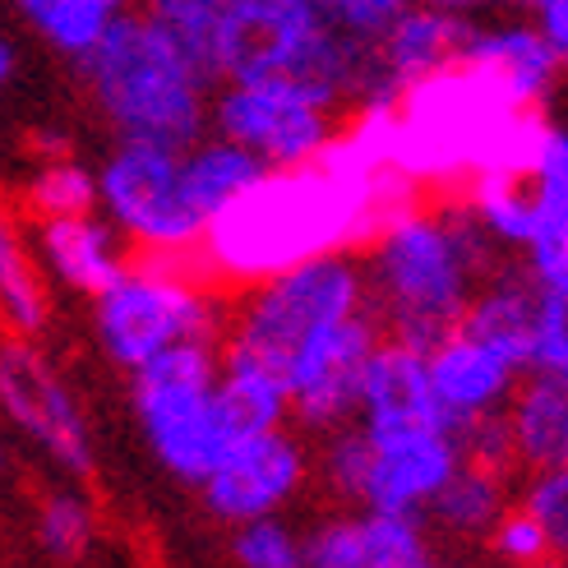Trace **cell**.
<instances>
[{
    "instance_id": "6da1fadb",
    "label": "cell",
    "mask_w": 568,
    "mask_h": 568,
    "mask_svg": "<svg viewBox=\"0 0 568 568\" xmlns=\"http://www.w3.org/2000/svg\"><path fill=\"white\" fill-rule=\"evenodd\" d=\"M375 254V292L393 343L412 352H430L458 328L463 310L476 292V277L495 260V241L463 209L444 217L407 213L371 241Z\"/></svg>"
},
{
    "instance_id": "7a4b0ae2",
    "label": "cell",
    "mask_w": 568,
    "mask_h": 568,
    "mask_svg": "<svg viewBox=\"0 0 568 568\" xmlns=\"http://www.w3.org/2000/svg\"><path fill=\"white\" fill-rule=\"evenodd\" d=\"M83 79L125 144L185 153L209 121V89L149 14H121L79 55Z\"/></svg>"
},
{
    "instance_id": "3957f363",
    "label": "cell",
    "mask_w": 568,
    "mask_h": 568,
    "mask_svg": "<svg viewBox=\"0 0 568 568\" xmlns=\"http://www.w3.org/2000/svg\"><path fill=\"white\" fill-rule=\"evenodd\" d=\"M393 106V172L416 185H467L486 176L508 116L523 111L467 61L407 83Z\"/></svg>"
},
{
    "instance_id": "277c9868",
    "label": "cell",
    "mask_w": 568,
    "mask_h": 568,
    "mask_svg": "<svg viewBox=\"0 0 568 568\" xmlns=\"http://www.w3.org/2000/svg\"><path fill=\"white\" fill-rule=\"evenodd\" d=\"M134 375V412L158 463L199 486L241 439L217 397V343H176Z\"/></svg>"
},
{
    "instance_id": "5b68a950",
    "label": "cell",
    "mask_w": 568,
    "mask_h": 568,
    "mask_svg": "<svg viewBox=\"0 0 568 568\" xmlns=\"http://www.w3.org/2000/svg\"><path fill=\"white\" fill-rule=\"evenodd\" d=\"M361 305H365L361 268L347 254H320L310 264L254 282V296L232 324V333H226V347H217V356L260 365V371L287 384L292 361L301 356L310 337L347 320Z\"/></svg>"
},
{
    "instance_id": "8992f818",
    "label": "cell",
    "mask_w": 568,
    "mask_h": 568,
    "mask_svg": "<svg viewBox=\"0 0 568 568\" xmlns=\"http://www.w3.org/2000/svg\"><path fill=\"white\" fill-rule=\"evenodd\" d=\"M217 328L222 315L204 282H190L149 260H134L98 296V337L125 371H139L176 343H217Z\"/></svg>"
},
{
    "instance_id": "52a82bcc",
    "label": "cell",
    "mask_w": 568,
    "mask_h": 568,
    "mask_svg": "<svg viewBox=\"0 0 568 568\" xmlns=\"http://www.w3.org/2000/svg\"><path fill=\"white\" fill-rule=\"evenodd\" d=\"M98 204L139 250H194L204 236V217L185 194L176 149L121 144L98 176Z\"/></svg>"
},
{
    "instance_id": "ba28073f",
    "label": "cell",
    "mask_w": 568,
    "mask_h": 568,
    "mask_svg": "<svg viewBox=\"0 0 568 568\" xmlns=\"http://www.w3.org/2000/svg\"><path fill=\"white\" fill-rule=\"evenodd\" d=\"M222 139H232L264 166H301L333 139V106L287 79H245L213 102Z\"/></svg>"
},
{
    "instance_id": "9c48e42d",
    "label": "cell",
    "mask_w": 568,
    "mask_h": 568,
    "mask_svg": "<svg viewBox=\"0 0 568 568\" xmlns=\"http://www.w3.org/2000/svg\"><path fill=\"white\" fill-rule=\"evenodd\" d=\"M384 343V324L371 310H352L347 320L328 324L301 347L287 375V412H296L310 430H343L361 407L365 365Z\"/></svg>"
},
{
    "instance_id": "30bf717a",
    "label": "cell",
    "mask_w": 568,
    "mask_h": 568,
    "mask_svg": "<svg viewBox=\"0 0 568 568\" xmlns=\"http://www.w3.org/2000/svg\"><path fill=\"white\" fill-rule=\"evenodd\" d=\"M0 407L65 471L74 476L93 471V439L79 403L61 384V375H55V365L19 333L0 343Z\"/></svg>"
},
{
    "instance_id": "8fae6325",
    "label": "cell",
    "mask_w": 568,
    "mask_h": 568,
    "mask_svg": "<svg viewBox=\"0 0 568 568\" xmlns=\"http://www.w3.org/2000/svg\"><path fill=\"white\" fill-rule=\"evenodd\" d=\"M301 476H305L301 444L273 425V430L236 439L199 486H204V499L217 518L254 523V518H273V508L292 499Z\"/></svg>"
},
{
    "instance_id": "7c38bea8",
    "label": "cell",
    "mask_w": 568,
    "mask_h": 568,
    "mask_svg": "<svg viewBox=\"0 0 568 568\" xmlns=\"http://www.w3.org/2000/svg\"><path fill=\"white\" fill-rule=\"evenodd\" d=\"M356 412L365 416L361 430L371 439L412 435V430H453L435 388H430L425 352H412L403 343H393V337H384L371 356V365H365Z\"/></svg>"
},
{
    "instance_id": "4fadbf2b",
    "label": "cell",
    "mask_w": 568,
    "mask_h": 568,
    "mask_svg": "<svg viewBox=\"0 0 568 568\" xmlns=\"http://www.w3.org/2000/svg\"><path fill=\"white\" fill-rule=\"evenodd\" d=\"M371 453L375 458H371V480H365L361 504L388 508V514H420L453 476V467L463 463L453 430H412V435L371 439Z\"/></svg>"
},
{
    "instance_id": "5bb4252c",
    "label": "cell",
    "mask_w": 568,
    "mask_h": 568,
    "mask_svg": "<svg viewBox=\"0 0 568 568\" xmlns=\"http://www.w3.org/2000/svg\"><path fill=\"white\" fill-rule=\"evenodd\" d=\"M425 371H430V388H435L453 430L476 416L499 412V403L514 397V379L523 375L508 356H499L495 347L476 343V337H467L458 328L425 352Z\"/></svg>"
},
{
    "instance_id": "9a60e30c",
    "label": "cell",
    "mask_w": 568,
    "mask_h": 568,
    "mask_svg": "<svg viewBox=\"0 0 568 568\" xmlns=\"http://www.w3.org/2000/svg\"><path fill=\"white\" fill-rule=\"evenodd\" d=\"M458 61L486 74L514 106H546L564 55L536 28L514 23V28H490V33H476L471 28Z\"/></svg>"
},
{
    "instance_id": "2e32d148",
    "label": "cell",
    "mask_w": 568,
    "mask_h": 568,
    "mask_svg": "<svg viewBox=\"0 0 568 568\" xmlns=\"http://www.w3.org/2000/svg\"><path fill=\"white\" fill-rule=\"evenodd\" d=\"M467 38H471V23L458 10H439V6H416L412 10L407 6L379 33L375 55H379L384 79L403 93L407 83H416V79L458 61Z\"/></svg>"
},
{
    "instance_id": "e0dca14e",
    "label": "cell",
    "mask_w": 568,
    "mask_h": 568,
    "mask_svg": "<svg viewBox=\"0 0 568 568\" xmlns=\"http://www.w3.org/2000/svg\"><path fill=\"white\" fill-rule=\"evenodd\" d=\"M42 254L51 273L65 282L74 292H89L102 296L111 282H116L130 260L116 241V232L98 217V213H83V217H47L42 222Z\"/></svg>"
},
{
    "instance_id": "ac0fdd59",
    "label": "cell",
    "mask_w": 568,
    "mask_h": 568,
    "mask_svg": "<svg viewBox=\"0 0 568 568\" xmlns=\"http://www.w3.org/2000/svg\"><path fill=\"white\" fill-rule=\"evenodd\" d=\"M531 315H536V282L523 273H499L490 287L471 292L458 333L495 347L518 371H531Z\"/></svg>"
},
{
    "instance_id": "d6986e66",
    "label": "cell",
    "mask_w": 568,
    "mask_h": 568,
    "mask_svg": "<svg viewBox=\"0 0 568 568\" xmlns=\"http://www.w3.org/2000/svg\"><path fill=\"white\" fill-rule=\"evenodd\" d=\"M508 439H514V453L527 458L536 471L541 467H564L568 453V388L564 375H536L531 384L514 397L508 407Z\"/></svg>"
},
{
    "instance_id": "ffe728a7",
    "label": "cell",
    "mask_w": 568,
    "mask_h": 568,
    "mask_svg": "<svg viewBox=\"0 0 568 568\" xmlns=\"http://www.w3.org/2000/svg\"><path fill=\"white\" fill-rule=\"evenodd\" d=\"M264 176V162L245 153L241 144H232V139H213V144H190L181 153V181H185V194L199 217H213L222 213L232 199L254 185Z\"/></svg>"
},
{
    "instance_id": "44dd1931",
    "label": "cell",
    "mask_w": 568,
    "mask_h": 568,
    "mask_svg": "<svg viewBox=\"0 0 568 568\" xmlns=\"http://www.w3.org/2000/svg\"><path fill=\"white\" fill-rule=\"evenodd\" d=\"M232 0H144V14L176 42L204 89L222 83L217 74V28Z\"/></svg>"
},
{
    "instance_id": "7402d4cb",
    "label": "cell",
    "mask_w": 568,
    "mask_h": 568,
    "mask_svg": "<svg viewBox=\"0 0 568 568\" xmlns=\"http://www.w3.org/2000/svg\"><path fill=\"white\" fill-rule=\"evenodd\" d=\"M14 6L55 51L83 55L130 10V0H14Z\"/></svg>"
},
{
    "instance_id": "603a6c76",
    "label": "cell",
    "mask_w": 568,
    "mask_h": 568,
    "mask_svg": "<svg viewBox=\"0 0 568 568\" xmlns=\"http://www.w3.org/2000/svg\"><path fill=\"white\" fill-rule=\"evenodd\" d=\"M0 315L19 337H33L47 324V287L33 260H28L6 204H0Z\"/></svg>"
},
{
    "instance_id": "cb8c5ba5",
    "label": "cell",
    "mask_w": 568,
    "mask_h": 568,
    "mask_svg": "<svg viewBox=\"0 0 568 568\" xmlns=\"http://www.w3.org/2000/svg\"><path fill=\"white\" fill-rule=\"evenodd\" d=\"M430 504H435V514H439L453 531H467V536L490 531L495 518L504 514V471L463 458Z\"/></svg>"
},
{
    "instance_id": "d4e9b609",
    "label": "cell",
    "mask_w": 568,
    "mask_h": 568,
    "mask_svg": "<svg viewBox=\"0 0 568 568\" xmlns=\"http://www.w3.org/2000/svg\"><path fill=\"white\" fill-rule=\"evenodd\" d=\"M467 213L480 222L495 245H527L531 236V190L518 176H471L467 181Z\"/></svg>"
},
{
    "instance_id": "484cf974",
    "label": "cell",
    "mask_w": 568,
    "mask_h": 568,
    "mask_svg": "<svg viewBox=\"0 0 568 568\" xmlns=\"http://www.w3.org/2000/svg\"><path fill=\"white\" fill-rule=\"evenodd\" d=\"M28 204L42 213V222L47 217L98 213V176L89 172V166L55 158L51 166H42V172L33 176V185H28Z\"/></svg>"
},
{
    "instance_id": "4316f807",
    "label": "cell",
    "mask_w": 568,
    "mask_h": 568,
    "mask_svg": "<svg viewBox=\"0 0 568 568\" xmlns=\"http://www.w3.org/2000/svg\"><path fill=\"white\" fill-rule=\"evenodd\" d=\"M305 568H379L371 518H333L301 546Z\"/></svg>"
},
{
    "instance_id": "83f0119b",
    "label": "cell",
    "mask_w": 568,
    "mask_h": 568,
    "mask_svg": "<svg viewBox=\"0 0 568 568\" xmlns=\"http://www.w3.org/2000/svg\"><path fill=\"white\" fill-rule=\"evenodd\" d=\"M93 508L83 504L79 495L70 490H55L47 495L42 514H38V531H42V546L55 555V559H83L93 546Z\"/></svg>"
},
{
    "instance_id": "f1b7e54d",
    "label": "cell",
    "mask_w": 568,
    "mask_h": 568,
    "mask_svg": "<svg viewBox=\"0 0 568 568\" xmlns=\"http://www.w3.org/2000/svg\"><path fill=\"white\" fill-rule=\"evenodd\" d=\"M531 371L536 375H564L568 371V292H541L536 287Z\"/></svg>"
},
{
    "instance_id": "f546056e",
    "label": "cell",
    "mask_w": 568,
    "mask_h": 568,
    "mask_svg": "<svg viewBox=\"0 0 568 568\" xmlns=\"http://www.w3.org/2000/svg\"><path fill=\"white\" fill-rule=\"evenodd\" d=\"M490 531H495V550L514 568H541L546 559H564V550L550 541L546 527L527 508H504Z\"/></svg>"
},
{
    "instance_id": "4dcf8cb0",
    "label": "cell",
    "mask_w": 568,
    "mask_h": 568,
    "mask_svg": "<svg viewBox=\"0 0 568 568\" xmlns=\"http://www.w3.org/2000/svg\"><path fill=\"white\" fill-rule=\"evenodd\" d=\"M236 559H241V568H305L296 536L282 527V523H273V518L241 523Z\"/></svg>"
},
{
    "instance_id": "1f68e13d",
    "label": "cell",
    "mask_w": 568,
    "mask_h": 568,
    "mask_svg": "<svg viewBox=\"0 0 568 568\" xmlns=\"http://www.w3.org/2000/svg\"><path fill=\"white\" fill-rule=\"evenodd\" d=\"M371 439L361 430H337L328 439V453H324V471H328V486L347 499H361L365 495V480H371Z\"/></svg>"
},
{
    "instance_id": "d6a6232c",
    "label": "cell",
    "mask_w": 568,
    "mask_h": 568,
    "mask_svg": "<svg viewBox=\"0 0 568 568\" xmlns=\"http://www.w3.org/2000/svg\"><path fill=\"white\" fill-rule=\"evenodd\" d=\"M412 0H320V10L361 42H379L384 28L403 14Z\"/></svg>"
},
{
    "instance_id": "836d02e7",
    "label": "cell",
    "mask_w": 568,
    "mask_h": 568,
    "mask_svg": "<svg viewBox=\"0 0 568 568\" xmlns=\"http://www.w3.org/2000/svg\"><path fill=\"white\" fill-rule=\"evenodd\" d=\"M527 514L546 527V536L564 550L568 536V471L564 467H541L527 490Z\"/></svg>"
},
{
    "instance_id": "e575fe53",
    "label": "cell",
    "mask_w": 568,
    "mask_h": 568,
    "mask_svg": "<svg viewBox=\"0 0 568 568\" xmlns=\"http://www.w3.org/2000/svg\"><path fill=\"white\" fill-rule=\"evenodd\" d=\"M536 10V33H541L559 55L568 51V0H527Z\"/></svg>"
},
{
    "instance_id": "d590c367",
    "label": "cell",
    "mask_w": 568,
    "mask_h": 568,
    "mask_svg": "<svg viewBox=\"0 0 568 568\" xmlns=\"http://www.w3.org/2000/svg\"><path fill=\"white\" fill-rule=\"evenodd\" d=\"M10 70H14V51H10L6 42H0V89L10 83Z\"/></svg>"
},
{
    "instance_id": "8d00e7d4",
    "label": "cell",
    "mask_w": 568,
    "mask_h": 568,
    "mask_svg": "<svg viewBox=\"0 0 568 568\" xmlns=\"http://www.w3.org/2000/svg\"><path fill=\"white\" fill-rule=\"evenodd\" d=\"M425 6H439V10H463L467 0H425Z\"/></svg>"
},
{
    "instance_id": "74e56055",
    "label": "cell",
    "mask_w": 568,
    "mask_h": 568,
    "mask_svg": "<svg viewBox=\"0 0 568 568\" xmlns=\"http://www.w3.org/2000/svg\"><path fill=\"white\" fill-rule=\"evenodd\" d=\"M407 568H435V564H430V559H420V564H407Z\"/></svg>"
},
{
    "instance_id": "f35d334b",
    "label": "cell",
    "mask_w": 568,
    "mask_h": 568,
    "mask_svg": "<svg viewBox=\"0 0 568 568\" xmlns=\"http://www.w3.org/2000/svg\"><path fill=\"white\" fill-rule=\"evenodd\" d=\"M490 6H518V0H490Z\"/></svg>"
}]
</instances>
